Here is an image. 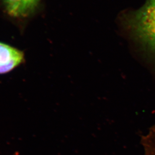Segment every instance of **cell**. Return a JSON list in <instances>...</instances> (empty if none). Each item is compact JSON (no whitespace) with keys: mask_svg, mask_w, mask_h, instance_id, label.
<instances>
[{"mask_svg":"<svg viewBox=\"0 0 155 155\" xmlns=\"http://www.w3.org/2000/svg\"><path fill=\"white\" fill-rule=\"evenodd\" d=\"M23 53L20 50L0 42V74L7 73L23 60Z\"/></svg>","mask_w":155,"mask_h":155,"instance_id":"7a4b0ae2","label":"cell"},{"mask_svg":"<svg viewBox=\"0 0 155 155\" xmlns=\"http://www.w3.org/2000/svg\"><path fill=\"white\" fill-rule=\"evenodd\" d=\"M141 143L144 150L143 155H155V132L146 137Z\"/></svg>","mask_w":155,"mask_h":155,"instance_id":"277c9868","label":"cell"},{"mask_svg":"<svg viewBox=\"0 0 155 155\" xmlns=\"http://www.w3.org/2000/svg\"><path fill=\"white\" fill-rule=\"evenodd\" d=\"M8 13L12 16L24 17L31 14L40 0H3Z\"/></svg>","mask_w":155,"mask_h":155,"instance_id":"3957f363","label":"cell"},{"mask_svg":"<svg viewBox=\"0 0 155 155\" xmlns=\"http://www.w3.org/2000/svg\"><path fill=\"white\" fill-rule=\"evenodd\" d=\"M128 20L135 36L146 49L155 53V0H147Z\"/></svg>","mask_w":155,"mask_h":155,"instance_id":"6da1fadb","label":"cell"}]
</instances>
